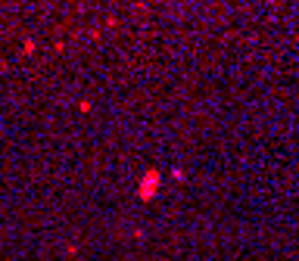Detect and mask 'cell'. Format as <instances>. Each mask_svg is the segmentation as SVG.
I'll return each mask as SVG.
<instances>
[{
  "instance_id": "obj_1",
  "label": "cell",
  "mask_w": 299,
  "mask_h": 261,
  "mask_svg": "<svg viewBox=\"0 0 299 261\" xmlns=\"http://www.w3.org/2000/svg\"><path fill=\"white\" fill-rule=\"evenodd\" d=\"M156 190H159V171L150 168L144 177H141V187H137V196L144 199V202H150V199L156 196Z\"/></svg>"
}]
</instances>
